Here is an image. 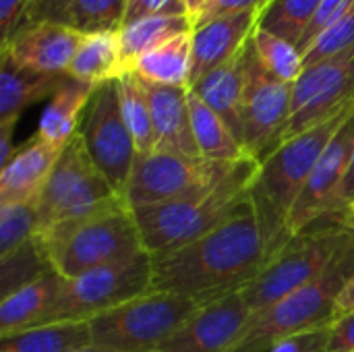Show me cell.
<instances>
[{"label":"cell","mask_w":354,"mask_h":352,"mask_svg":"<svg viewBox=\"0 0 354 352\" xmlns=\"http://www.w3.org/2000/svg\"><path fill=\"white\" fill-rule=\"evenodd\" d=\"M83 33L60 21L25 23L17 29L12 39L0 48L19 66L46 75H66L81 41Z\"/></svg>","instance_id":"2e32d148"},{"label":"cell","mask_w":354,"mask_h":352,"mask_svg":"<svg viewBox=\"0 0 354 352\" xmlns=\"http://www.w3.org/2000/svg\"><path fill=\"white\" fill-rule=\"evenodd\" d=\"M340 226H346V228H353L354 230V205L344 214V218L340 220Z\"/></svg>","instance_id":"f6af8a7d"},{"label":"cell","mask_w":354,"mask_h":352,"mask_svg":"<svg viewBox=\"0 0 354 352\" xmlns=\"http://www.w3.org/2000/svg\"><path fill=\"white\" fill-rule=\"evenodd\" d=\"M37 234L35 203L0 205V259L10 257Z\"/></svg>","instance_id":"d6a6232c"},{"label":"cell","mask_w":354,"mask_h":352,"mask_svg":"<svg viewBox=\"0 0 354 352\" xmlns=\"http://www.w3.org/2000/svg\"><path fill=\"white\" fill-rule=\"evenodd\" d=\"M64 278L54 270L29 280L0 301V338L15 336L29 328L41 326L54 309Z\"/></svg>","instance_id":"ffe728a7"},{"label":"cell","mask_w":354,"mask_h":352,"mask_svg":"<svg viewBox=\"0 0 354 352\" xmlns=\"http://www.w3.org/2000/svg\"><path fill=\"white\" fill-rule=\"evenodd\" d=\"M247 50L234 60L218 66L199 79L191 91L199 95L234 133L243 145V98L247 83Z\"/></svg>","instance_id":"44dd1931"},{"label":"cell","mask_w":354,"mask_h":352,"mask_svg":"<svg viewBox=\"0 0 354 352\" xmlns=\"http://www.w3.org/2000/svg\"><path fill=\"white\" fill-rule=\"evenodd\" d=\"M124 73L129 71L122 60L120 31H114L85 35L66 71V77L97 87L102 83L116 81Z\"/></svg>","instance_id":"cb8c5ba5"},{"label":"cell","mask_w":354,"mask_h":352,"mask_svg":"<svg viewBox=\"0 0 354 352\" xmlns=\"http://www.w3.org/2000/svg\"><path fill=\"white\" fill-rule=\"evenodd\" d=\"M19 120H0V170L10 162L17 151L15 145V129Z\"/></svg>","instance_id":"b9f144b4"},{"label":"cell","mask_w":354,"mask_h":352,"mask_svg":"<svg viewBox=\"0 0 354 352\" xmlns=\"http://www.w3.org/2000/svg\"><path fill=\"white\" fill-rule=\"evenodd\" d=\"M354 46V0L348 8L303 52V64L311 66Z\"/></svg>","instance_id":"836d02e7"},{"label":"cell","mask_w":354,"mask_h":352,"mask_svg":"<svg viewBox=\"0 0 354 352\" xmlns=\"http://www.w3.org/2000/svg\"><path fill=\"white\" fill-rule=\"evenodd\" d=\"M270 2L272 0H216L199 25H203L216 17H224V15H236V12H247V10H266Z\"/></svg>","instance_id":"60d3db41"},{"label":"cell","mask_w":354,"mask_h":352,"mask_svg":"<svg viewBox=\"0 0 354 352\" xmlns=\"http://www.w3.org/2000/svg\"><path fill=\"white\" fill-rule=\"evenodd\" d=\"M29 0H0V48H4L23 23Z\"/></svg>","instance_id":"74e56055"},{"label":"cell","mask_w":354,"mask_h":352,"mask_svg":"<svg viewBox=\"0 0 354 352\" xmlns=\"http://www.w3.org/2000/svg\"><path fill=\"white\" fill-rule=\"evenodd\" d=\"M268 253L257 216L247 201L216 230L151 255V290L172 293L199 307L243 293L266 268Z\"/></svg>","instance_id":"6da1fadb"},{"label":"cell","mask_w":354,"mask_h":352,"mask_svg":"<svg viewBox=\"0 0 354 352\" xmlns=\"http://www.w3.org/2000/svg\"><path fill=\"white\" fill-rule=\"evenodd\" d=\"M239 162L241 160L218 162L203 156H180L168 151L137 156L124 199L131 207H141L205 195L214 191Z\"/></svg>","instance_id":"9c48e42d"},{"label":"cell","mask_w":354,"mask_h":352,"mask_svg":"<svg viewBox=\"0 0 354 352\" xmlns=\"http://www.w3.org/2000/svg\"><path fill=\"white\" fill-rule=\"evenodd\" d=\"M251 46L255 50L257 60L276 79H280L284 83H295L301 77V73L305 68L303 52L292 41L268 31L263 27H257L253 33Z\"/></svg>","instance_id":"4dcf8cb0"},{"label":"cell","mask_w":354,"mask_h":352,"mask_svg":"<svg viewBox=\"0 0 354 352\" xmlns=\"http://www.w3.org/2000/svg\"><path fill=\"white\" fill-rule=\"evenodd\" d=\"M191 127L199 149V156L218 162H236L247 158L245 147L234 137L230 127L199 98L189 89Z\"/></svg>","instance_id":"4316f807"},{"label":"cell","mask_w":354,"mask_h":352,"mask_svg":"<svg viewBox=\"0 0 354 352\" xmlns=\"http://www.w3.org/2000/svg\"><path fill=\"white\" fill-rule=\"evenodd\" d=\"M326 352H354V313L332 319Z\"/></svg>","instance_id":"f35d334b"},{"label":"cell","mask_w":354,"mask_h":352,"mask_svg":"<svg viewBox=\"0 0 354 352\" xmlns=\"http://www.w3.org/2000/svg\"><path fill=\"white\" fill-rule=\"evenodd\" d=\"M353 106L354 102L332 118L282 141L259 162L257 174L249 189V201L261 228L268 261L290 241L288 220L292 207L301 197L322 151L340 129Z\"/></svg>","instance_id":"7a4b0ae2"},{"label":"cell","mask_w":354,"mask_h":352,"mask_svg":"<svg viewBox=\"0 0 354 352\" xmlns=\"http://www.w3.org/2000/svg\"><path fill=\"white\" fill-rule=\"evenodd\" d=\"M77 352H116V351H106V349H97V346H87V349H83V351H77Z\"/></svg>","instance_id":"bcb514c9"},{"label":"cell","mask_w":354,"mask_h":352,"mask_svg":"<svg viewBox=\"0 0 354 352\" xmlns=\"http://www.w3.org/2000/svg\"><path fill=\"white\" fill-rule=\"evenodd\" d=\"M353 228L309 226L295 234L243 290L251 315H257L326 272L338 251L351 241Z\"/></svg>","instance_id":"8992f818"},{"label":"cell","mask_w":354,"mask_h":352,"mask_svg":"<svg viewBox=\"0 0 354 352\" xmlns=\"http://www.w3.org/2000/svg\"><path fill=\"white\" fill-rule=\"evenodd\" d=\"M160 12H185L183 0H129L124 25H131L135 21H141Z\"/></svg>","instance_id":"8d00e7d4"},{"label":"cell","mask_w":354,"mask_h":352,"mask_svg":"<svg viewBox=\"0 0 354 352\" xmlns=\"http://www.w3.org/2000/svg\"><path fill=\"white\" fill-rule=\"evenodd\" d=\"M322 0H272L261 15L259 27L292 41L299 48Z\"/></svg>","instance_id":"1f68e13d"},{"label":"cell","mask_w":354,"mask_h":352,"mask_svg":"<svg viewBox=\"0 0 354 352\" xmlns=\"http://www.w3.org/2000/svg\"><path fill=\"white\" fill-rule=\"evenodd\" d=\"M143 81V79H141ZM153 122L156 149L180 156H199L189 108V87H166L143 81Z\"/></svg>","instance_id":"d6986e66"},{"label":"cell","mask_w":354,"mask_h":352,"mask_svg":"<svg viewBox=\"0 0 354 352\" xmlns=\"http://www.w3.org/2000/svg\"><path fill=\"white\" fill-rule=\"evenodd\" d=\"M354 205V154L348 164V170L336 191V195L332 197V201L328 203L326 212L322 214V218L317 222H313L311 226H340V220L344 218V214Z\"/></svg>","instance_id":"e575fe53"},{"label":"cell","mask_w":354,"mask_h":352,"mask_svg":"<svg viewBox=\"0 0 354 352\" xmlns=\"http://www.w3.org/2000/svg\"><path fill=\"white\" fill-rule=\"evenodd\" d=\"M79 133L93 164L102 170L112 189L124 197L139 151L120 110L116 81L95 87Z\"/></svg>","instance_id":"8fae6325"},{"label":"cell","mask_w":354,"mask_h":352,"mask_svg":"<svg viewBox=\"0 0 354 352\" xmlns=\"http://www.w3.org/2000/svg\"><path fill=\"white\" fill-rule=\"evenodd\" d=\"M263 10H247L216 17L193 29L191 87L218 66L234 60L251 44Z\"/></svg>","instance_id":"e0dca14e"},{"label":"cell","mask_w":354,"mask_h":352,"mask_svg":"<svg viewBox=\"0 0 354 352\" xmlns=\"http://www.w3.org/2000/svg\"><path fill=\"white\" fill-rule=\"evenodd\" d=\"M116 87L120 98V110L139 156L151 154L156 149V137H153V122H151V108L141 77H137L135 73H124L116 79Z\"/></svg>","instance_id":"f1b7e54d"},{"label":"cell","mask_w":354,"mask_h":352,"mask_svg":"<svg viewBox=\"0 0 354 352\" xmlns=\"http://www.w3.org/2000/svg\"><path fill=\"white\" fill-rule=\"evenodd\" d=\"M91 346L89 322L44 324L0 338V349L8 352H77Z\"/></svg>","instance_id":"83f0119b"},{"label":"cell","mask_w":354,"mask_h":352,"mask_svg":"<svg viewBox=\"0 0 354 352\" xmlns=\"http://www.w3.org/2000/svg\"><path fill=\"white\" fill-rule=\"evenodd\" d=\"M191 31H193V23L185 12H160L135 21L131 25H124L120 29V48H122V60L127 71L131 73L133 64L147 52L156 50L158 46L166 44L176 35L191 33Z\"/></svg>","instance_id":"484cf974"},{"label":"cell","mask_w":354,"mask_h":352,"mask_svg":"<svg viewBox=\"0 0 354 352\" xmlns=\"http://www.w3.org/2000/svg\"><path fill=\"white\" fill-rule=\"evenodd\" d=\"M354 154V106L348 112V116L344 118V122L340 124V129L334 133V137L330 139V143L326 145V149L322 151L301 197L297 199L290 220H288V234L290 239L299 232H303L305 228H309L313 222H317L322 218V214L326 212L328 203L332 201V197L336 195L351 158Z\"/></svg>","instance_id":"9a60e30c"},{"label":"cell","mask_w":354,"mask_h":352,"mask_svg":"<svg viewBox=\"0 0 354 352\" xmlns=\"http://www.w3.org/2000/svg\"><path fill=\"white\" fill-rule=\"evenodd\" d=\"M62 147L44 141L39 135L17 145L10 162L0 170V205L35 203Z\"/></svg>","instance_id":"ac0fdd59"},{"label":"cell","mask_w":354,"mask_h":352,"mask_svg":"<svg viewBox=\"0 0 354 352\" xmlns=\"http://www.w3.org/2000/svg\"><path fill=\"white\" fill-rule=\"evenodd\" d=\"M193 71V31L176 35L156 50L141 56L131 73L153 85L189 87Z\"/></svg>","instance_id":"d4e9b609"},{"label":"cell","mask_w":354,"mask_h":352,"mask_svg":"<svg viewBox=\"0 0 354 352\" xmlns=\"http://www.w3.org/2000/svg\"><path fill=\"white\" fill-rule=\"evenodd\" d=\"M116 197L122 195L112 189L102 170L93 164L81 133H77L62 147L50 178L35 201L37 234L68 220L87 216Z\"/></svg>","instance_id":"ba28073f"},{"label":"cell","mask_w":354,"mask_h":352,"mask_svg":"<svg viewBox=\"0 0 354 352\" xmlns=\"http://www.w3.org/2000/svg\"><path fill=\"white\" fill-rule=\"evenodd\" d=\"M257 168L259 162L249 156L243 158L236 168L205 195L185 201L133 207L145 253H166L228 222L249 201V189Z\"/></svg>","instance_id":"277c9868"},{"label":"cell","mask_w":354,"mask_h":352,"mask_svg":"<svg viewBox=\"0 0 354 352\" xmlns=\"http://www.w3.org/2000/svg\"><path fill=\"white\" fill-rule=\"evenodd\" d=\"M151 276V255L141 253L129 261L104 266L64 280L60 297L44 324L91 322L93 317L149 293Z\"/></svg>","instance_id":"30bf717a"},{"label":"cell","mask_w":354,"mask_h":352,"mask_svg":"<svg viewBox=\"0 0 354 352\" xmlns=\"http://www.w3.org/2000/svg\"><path fill=\"white\" fill-rule=\"evenodd\" d=\"M243 293L201 305L153 352H228L251 322Z\"/></svg>","instance_id":"5bb4252c"},{"label":"cell","mask_w":354,"mask_h":352,"mask_svg":"<svg viewBox=\"0 0 354 352\" xmlns=\"http://www.w3.org/2000/svg\"><path fill=\"white\" fill-rule=\"evenodd\" d=\"M199 305L191 299L149 290L89 322L91 344L116 352H153Z\"/></svg>","instance_id":"52a82bcc"},{"label":"cell","mask_w":354,"mask_h":352,"mask_svg":"<svg viewBox=\"0 0 354 352\" xmlns=\"http://www.w3.org/2000/svg\"><path fill=\"white\" fill-rule=\"evenodd\" d=\"M0 352H8V351H2V349H0Z\"/></svg>","instance_id":"7dc6e473"},{"label":"cell","mask_w":354,"mask_h":352,"mask_svg":"<svg viewBox=\"0 0 354 352\" xmlns=\"http://www.w3.org/2000/svg\"><path fill=\"white\" fill-rule=\"evenodd\" d=\"M353 102L354 46L303 68L301 77L292 83V108L282 141L332 118Z\"/></svg>","instance_id":"7c38bea8"},{"label":"cell","mask_w":354,"mask_h":352,"mask_svg":"<svg viewBox=\"0 0 354 352\" xmlns=\"http://www.w3.org/2000/svg\"><path fill=\"white\" fill-rule=\"evenodd\" d=\"M129 0H75L60 23L83 35L114 33L124 27Z\"/></svg>","instance_id":"f546056e"},{"label":"cell","mask_w":354,"mask_h":352,"mask_svg":"<svg viewBox=\"0 0 354 352\" xmlns=\"http://www.w3.org/2000/svg\"><path fill=\"white\" fill-rule=\"evenodd\" d=\"M328 338H330V326L282 338L268 352H326Z\"/></svg>","instance_id":"d590c367"},{"label":"cell","mask_w":354,"mask_h":352,"mask_svg":"<svg viewBox=\"0 0 354 352\" xmlns=\"http://www.w3.org/2000/svg\"><path fill=\"white\" fill-rule=\"evenodd\" d=\"M216 0H183V6H185V12L189 17V21L193 23V29L201 23V19L205 17V12L212 8Z\"/></svg>","instance_id":"7bdbcfd3"},{"label":"cell","mask_w":354,"mask_h":352,"mask_svg":"<svg viewBox=\"0 0 354 352\" xmlns=\"http://www.w3.org/2000/svg\"><path fill=\"white\" fill-rule=\"evenodd\" d=\"M50 268L64 280L145 253L133 207L116 197L95 212L35 237Z\"/></svg>","instance_id":"3957f363"},{"label":"cell","mask_w":354,"mask_h":352,"mask_svg":"<svg viewBox=\"0 0 354 352\" xmlns=\"http://www.w3.org/2000/svg\"><path fill=\"white\" fill-rule=\"evenodd\" d=\"M64 81L66 75L35 73L0 54V120H19L29 106L52 98Z\"/></svg>","instance_id":"7402d4cb"},{"label":"cell","mask_w":354,"mask_h":352,"mask_svg":"<svg viewBox=\"0 0 354 352\" xmlns=\"http://www.w3.org/2000/svg\"><path fill=\"white\" fill-rule=\"evenodd\" d=\"M354 276V232L322 276L251 317L228 352H268L282 338L332 324L340 293Z\"/></svg>","instance_id":"5b68a950"},{"label":"cell","mask_w":354,"mask_h":352,"mask_svg":"<svg viewBox=\"0 0 354 352\" xmlns=\"http://www.w3.org/2000/svg\"><path fill=\"white\" fill-rule=\"evenodd\" d=\"M93 91L95 85L66 77L60 89L50 98L39 118L35 135H39L44 141L56 147H64L79 133L83 114L87 110Z\"/></svg>","instance_id":"603a6c76"},{"label":"cell","mask_w":354,"mask_h":352,"mask_svg":"<svg viewBox=\"0 0 354 352\" xmlns=\"http://www.w3.org/2000/svg\"><path fill=\"white\" fill-rule=\"evenodd\" d=\"M290 108L292 83H284L268 73L249 44L243 98V147L247 156L261 162L280 145L290 118Z\"/></svg>","instance_id":"4fadbf2b"},{"label":"cell","mask_w":354,"mask_h":352,"mask_svg":"<svg viewBox=\"0 0 354 352\" xmlns=\"http://www.w3.org/2000/svg\"><path fill=\"white\" fill-rule=\"evenodd\" d=\"M346 313H354V276L353 280L344 286V290L340 293L334 317H340V315H346Z\"/></svg>","instance_id":"ee69618b"},{"label":"cell","mask_w":354,"mask_h":352,"mask_svg":"<svg viewBox=\"0 0 354 352\" xmlns=\"http://www.w3.org/2000/svg\"><path fill=\"white\" fill-rule=\"evenodd\" d=\"M75 0H29L23 23H39V21H60L66 8Z\"/></svg>","instance_id":"ab89813d"}]
</instances>
